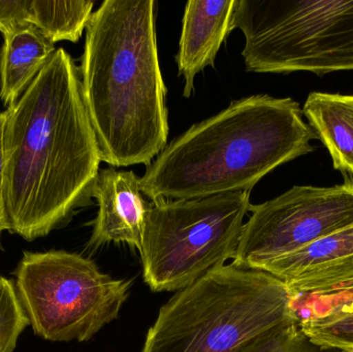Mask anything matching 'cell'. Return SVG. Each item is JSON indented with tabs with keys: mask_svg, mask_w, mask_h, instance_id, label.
<instances>
[{
	"mask_svg": "<svg viewBox=\"0 0 353 352\" xmlns=\"http://www.w3.org/2000/svg\"><path fill=\"white\" fill-rule=\"evenodd\" d=\"M8 231L31 242L65 225L91 198L101 157L72 56L56 49L4 111Z\"/></svg>",
	"mask_w": 353,
	"mask_h": 352,
	"instance_id": "6da1fadb",
	"label": "cell"
},
{
	"mask_svg": "<svg viewBox=\"0 0 353 352\" xmlns=\"http://www.w3.org/2000/svg\"><path fill=\"white\" fill-rule=\"evenodd\" d=\"M154 0H105L86 27L80 76L101 161L152 163L167 147L165 95Z\"/></svg>",
	"mask_w": 353,
	"mask_h": 352,
	"instance_id": "7a4b0ae2",
	"label": "cell"
},
{
	"mask_svg": "<svg viewBox=\"0 0 353 352\" xmlns=\"http://www.w3.org/2000/svg\"><path fill=\"white\" fill-rule=\"evenodd\" d=\"M316 138L294 99L253 95L174 138L141 186L150 200L251 191L276 167L313 152Z\"/></svg>",
	"mask_w": 353,
	"mask_h": 352,
	"instance_id": "3957f363",
	"label": "cell"
},
{
	"mask_svg": "<svg viewBox=\"0 0 353 352\" xmlns=\"http://www.w3.org/2000/svg\"><path fill=\"white\" fill-rule=\"evenodd\" d=\"M294 322L282 281L228 265L163 306L142 352H263Z\"/></svg>",
	"mask_w": 353,
	"mask_h": 352,
	"instance_id": "277c9868",
	"label": "cell"
},
{
	"mask_svg": "<svg viewBox=\"0 0 353 352\" xmlns=\"http://www.w3.org/2000/svg\"><path fill=\"white\" fill-rule=\"evenodd\" d=\"M247 72L353 70V0H236Z\"/></svg>",
	"mask_w": 353,
	"mask_h": 352,
	"instance_id": "5b68a950",
	"label": "cell"
},
{
	"mask_svg": "<svg viewBox=\"0 0 353 352\" xmlns=\"http://www.w3.org/2000/svg\"><path fill=\"white\" fill-rule=\"evenodd\" d=\"M250 207V191L151 200L140 250L151 291H181L234 260Z\"/></svg>",
	"mask_w": 353,
	"mask_h": 352,
	"instance_id": "8992f818",
	"label": "cell"
},
{
	"mask_svg": "<svg viewBox=\"0 0 353 352\" xmlns=\"http://www.w3.org/2000/svg\"><path fill=\"white\" fill-rule=\"evenodd\" d=\"M17 295L37 336L85 342L119 316L132 281L117 280L80 254L25 251L17 267Z\"/></svg>",
	"mask_w": 353,
	"mask_h": 352,
	"instance_id": "52a82bcc",
	"label": "cell"
},
{
	"mask_svg": "<svg viewBox=\"0 0 353 352\" xmlns=\"http://www.w3.org/2000/svg\"><path fill=\"white\" fill-rule=\"evenodd\" d=\"M250 218L232 265L259 271L265 264L353 225V179L333 187L294 186L281 196L251 205Z\"/></svg>",
	"mask_w": 353,
	"mask_h": 352,
	"instance_id": "ba28073f",
	"label": "cell"
},
{
	"mask_svg": "<svg viewBox=\"0 0 353 352\" xmlns=\"http://www.w3.org/2000/svg\"><path fill=\"white\" fill-rule=\"evenodd\" d=\"M259 271L285 284L290 296L314 295L353 283V225L265 264Z\"/></svg>",
	"mask_w": 353,
	"mask_h": 352,
	"instance_id": "9c48e42d",
	"label": "cell"
},
{
	"mask_svg": "<svg viewBox=\"0 0 353 352\" xmlns=\"http://www.w3.org/2000/svg\"><path fill=\"white\" fill-rule=\"evenodd\" d=\"M91 198L97 200L99 213L92 222L89 247L125 243L140 251L151 206L141 186V178L132 171H119L113 167L99 169Z\"/></svg>",
	"mask_w": 353,
	"mask_h": 352,
	"instance_id": "30bf717a",
	"label": "cell"
},
{
	"mask_svg": "<svg viewBox=\"0 0 353 352\" xmlns=\"http://www.w3.org/2000/svg\"><path fill=\"white\" fill-rule=\"evenodd\" d=\"M236 0H190L185 6L179 52V76L184 78L183 96L194 92V79L214 66L222 43L232 32Z\"/></svg>",
	"mask_w": 353,
	"mask_h": 352,
	"instance_id": "8fae6325",
	"label": "cell"
},
{
	"mask_svg": "<svg viewBox=\"0 0 353 352\" xmlns=\"http://www.w3.org/2000/svg\"><path fill=\"white\" fill-rule=\"evenodd\" d=\"M94 1L51 0H0V32L2 35L33 26L51 41L77 43L92 14Z\"/></svg>",
	"mask_w": 353,
	"mask_h": 352,
	"instance_id": "7c38bea8",
	"label": "cell"
},
{
	"mask_svg": "<svg viewBox=\"0 0 353 352\" xmlns=\"http://www.w3.org/2000/svg\"><path fill=\"white\" fill-rule=\"evenodd\" d=\"M56 51L33 26L3 35L0 50V101L8 109L22 96Z\"/></svg>",
	"mask_w": 353,
	"mask_h": 352,
	"instance_id": "4fadbf2b",
	"label": "cell"
},
{
	"mask_svg": "<svg viewBox=\"0 0 353 352\" xmlns=\"http://www.w3.org/2000/svg\"><path fill=\"white\" fill-rule=\"evenodd\" d=\"M303 114L327 147L334 169L353 176V95L311 92Z\"/></svg>",
	"mask_w": 353,
	"mask_h": 352,
	"instance_id": "5bb4252c",
	"label": "cell"
},
{
	"mask_svg": "<svg viewBox=\"0 0 353 352\" xmlns=\"http://www.w3.org/2000/svg\"><path fill=\"white\" fill-rule=\"evenodd\" d=\"M290 312L299 326L325 324L350 315L353 314V283L327 293L290 296Z\"/></svg>",
	"mask_w": 353,
	"mask_h": 352,
	"instance_id": "9a60e30c",
	"label": "cell"
},
{
	"mask_svg": "<svg viewBox=\"0 0 353 352\" xmlns=\"http://www.w3.org/2000/svg\"><path fill=\"white\" fill-rule=\"evenodd\" d=\"M29 320L17 295L14 282L0 276V352H14Z\"/></svg>",
	"mask_w": 353,
	"mask_h": 352,
	"instance_id": "2e32d148",
	"label": "cell"
},
{
	"mask_svg": "<svg viewBox=\"0 0 353 352\" xmlns=\"http://www.w3.org/2000/svg\"><path fill=\"white\" fill-rule=\"evenodd\" d=\"M300 328L316 344L353 352V314L325 324H302Z\"/></svg>",
	"mask_w": 353,
	"mask_h": 352,
	"instance_id": "e0dca14e",
	"label": "cell"
},
{
	"mask_svg": "<svg viewBox=\"0 0 353 352\" xmlns=\"http://www.w3.org/2000/svg\"><path fill=\"white\" fill-rule=\"evenodd\" d=\"M267 352H348L337 347L316 344L301 330L298 322L286 327Z\"/></svg>",
	"mask_w": 353,
	"mask_h": 352,
	"instance_id": "ac0fdd59",
	"label": "cell"
},
{
	"mask_svg": "<svg viewBox=\"0 0 353 352\" xmlns=\"http://www.w3.org/2000/svg\"><path fill=\"white\" fill-rule=\"evenodd\" d=\"M6 122V113L0 112V248H2L1 239L4 231H8L6 220V205H4V153H3V130Z\"/></svg>",
	"mask_w": 353,
	"mask_h": 352,
	"instance_id": "d6986e66",
	"label": "cell"
}]
</instances>
